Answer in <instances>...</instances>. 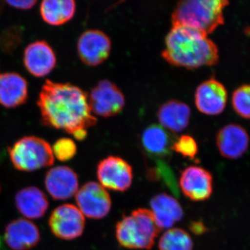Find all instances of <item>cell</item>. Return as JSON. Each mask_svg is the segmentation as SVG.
<instances>
[{
  "mask_svg": "<svg viewBox=\"0 0 250 250\" xmlns=\"http://www.w3.org/2000/svg\"><path fill=\"white\" fill-rule=\"evenodd\" d=\"M231 103L233 109L240 116L250 119V85L237 88L233 93Z\"/></svg>",
  "mask_w": 250,
  "mask_h": 250,
  "instance_id": "cb8c5ba5",
  "label": "cell"
},
{
  "mask_svg": "<svg viewBox=\"0 0 250 250\" xmlns=\"http://www.w3.org/2000/svg\"><path fill=\"white\" fill-rule=\"evenodd\" d=\"M163 58L172 65L192 70L219 62L218 46L207 35L190 28L172 27L165 40Z\"/></svg>",
  "mask_w": 250,
  "mask_h": 250,
  "instance_id": "7a4b0ae2",
  "label": "cell"
},
{
  "mask_svg": "<svg viewBox=\"0 0 250 250\" xmlns=\"http://www.w3.org/2000/svg\"><path fill=\"white\" fill-rule=\"evenodd\" d=\"M226 0H187L177 3L172 14V27L182 26L208 36L225 22Z\"/></svg>",
  "mask_w": 250,
  "mask_h": 250,
  "instance_id": "3957f363",
  "label": "cell"
},
{
  "mask_svg": "<svg viewBox=\"0 0 250 250\" xmlns=\"http://www.w3.org/2000/svg\"><path fill=\"white\" fill-rule=\"evenodd\" d=\"M154 215L147 208H138L116 225L117 240L129 249L150 250L160 232Z\"/></svg>",
  "mask_w": 250,
  "mask_h": 250,
  "instance_id": "277c9868",
  "label": "cell"
},
{
  "mask_svg": "<svg viewBox=\"0 0 250 250\" xmlns=\"http://www.w3.org/2000/svg\"><path fill=\"white\" fill-rule=\"evenodd\" d=\"M11 163L16 170L34 172L54 164L52 147L37 136H24L9 148Z\"/></svg>",
  "mask_w": 250,
  "mask_h": 250,
  "instance_id": "5b68a950",
  "label": "cell"
},
{
  "mask_svg": "<svg viewBox=\"0 0 250 250\" xmlns=\"http://www.w3.org/2000/svg\"><path fill=\"white\" fill-rule=\"evenodd\" d=\"M4 238L11 250H29L35 248L40 242V230L29 220L16 219L6 225Z\"/></svg>",
  "mask_w": 250,
  "mask_h": 250,
  "instance_id": "9a60e30c",
  "label": "cell"
},
{
  "mask_svg": "<svg viewBox=\"0 0 250 250\" xmlns=\"http://www.w3.org/2000/svg\"><path fill=\"white\" fill-rule=\"evenodd\" d=\"M174 141L167 129L156 124L148 126L141 136V144L145 154L154 161H163L170 156Z\"/></svg>",
  "mask_w": 250,
  "mask_h": 250,
  "instance_id": "e0dca14e",
  "label": "cell"
},
{
  "mask_svg": "<svg viewBox=\"0 0 250 250\" xmlns=\"http://www.w3.org/2000/svg\"><path fill=\"white\" fill-rule=\"evenodd\" d=\"M9 6L19 10H29L34 7L37 1L36 0H22V1H5Z\"/></svg>",
  "mask_w": 250,
  "mask_h": 250,
  "instance_id": "83f0119b",
  "label": "cell"
},
{
  "mask_svg": "<svg viewBox=\"0 0 250 250\" xmlns=\"http://www.w3.org/2000/svg\"><path fill=\"white\" fill-rule=\"evenodd\" d=\"M191 110L187 104L172 100L161 105L157 117L161 126L172 132H181L190 123Z\"/></svg>",
  "mask_w": 250,
  "mask_h": 250,
  "instance_id": "44dd1931",
  "label": "cell"
},
{
  "mask_svg": "<svg viewBox=\"0 0 250 250\" xmlns=\"http://www.w3.org/2000/svg\"><path fill=\"white\" fill-rule=\"evenodd\" d=\"M179 187L184 195L192 201H205L213 192V177L203 167L189 166L181 173Z\"/></svg>",
  "mask_w": 250,
  "mask_h": 250,
  "instance_id": "8fae6325",
  "label": "cell"
},
{
  "mask_svg": "<svg viewBox=\"0 0 250 250\" xmlns=\"http://www.w3.org/2000/svg\"><path fill=\"white\" fill-rule=\"evenodd\" d=\"M190 228L192 232L195 233V234H201L206 231V228L203 224L199 222H194L190 225Z\"/></svg>",
  "mask_w": 250,
  "mask_h": 250,
  "instance_id": "f1b7e54d",
  "label": "cell"
},
{
  "mask_svg": "<svg viewBox=\"0 0 250 250\" xmlns=\"http://www.w3.org/2000/svg\"><path fill=\"white\" fill-rule=\"evenodd\" d=\"M57 61L53 49L45 41H36L24 49V67L31 75L38 78L48 75L55 68Z\"/></svg>",
  "mask_w": 250,
  "mask_h": 250,
  "instance_id": "7c38bea8",
  "label": "cell"
},
{
  "mask_svg": "<svg viewBox=\"0 0 250 250\" xmlns=\"http://www.w3.org/2000/svg\"><path fill=\"white\" fill-rule=\"evenodd\" d=\"M77 208L83 215L91 219H102L108 214L111 208L109 193L97 182H87L77 190L75 196Z\"/></svg>",
  "mask_w": 250,
  "mask_h": 250,
  "instance_id": "9c48e42d",
  "label": "cell"
},
{
  "mask_svg": "<svg viewBox=\"0 0 250 250\" xmlns=\"http://www.w3.org/2000/svg\"><path fill=\"white\" fill-rule=\"evenodd\" d=\"M92 113L103 118L119 114L125 105V98L120 88L110 81H100L88 95Z\"/></svg>",
  "mask_w": 250,
  "mask_h": 250,
  "instance_id": "8992f818",
  "label": "cell"
},
{
  "mask_svg": "<svg viewBox=\"0 0 250 250\" xmlns=\"http://www.w3.org/2000/svg\"><path fill=\"white\" fill-rule=\"evenodd\" d=\"M227 100L226 88L214 79L202 82L195 91V103L197 109L208 116H217L223 113Z\"/></svg>",
  "mask_w": 250,
  "mask_h": 250,
  "instance_id": "4fadbf2b",
  "label": "cell"
},
{
  "mask_svg": "<svg viewBox=\"0 0 250 250\" xmlns=\"http://www.w3.org/2000/svg\"><path fill=\"white\" fill-rule=\"evenodd\" d=\"M52 152L59 161H68L76 155L77 148L73 140L68 138H62L54 143L52 147Z\"/></svg>",
  "mask_w": 250,
  "mask_h": 250,
  "instance_id": "d4e9b609",
  "label": "cell"
},
{
  "mask_svg": "<svg viewBox=\"0 0 250 250\" xmlns=\"http://www.w3.org/2000/svg\"><path fill=\"white\" fill-rule=\"evenodd\" d=\"M37 105L42 124L62 130L77 141H83L87 129L96 125L88 103V95L70 83L46 80L39 93Z\"/></svg>",
  "mask_w": 250,
  "mask_h": 250,
  "instance_id": "6da1fadb",
  "label": "cell"
},
{
  "mask_svg": "<svg viewBox=\"0 0 250 250\" xmlns=\"http://www.w3.org/2000/svg\"><path fill=\"white\" fill-rule=\"evenodd\" d=\"M76 3L73 0H45L41 2L40 14L44 22L52 26H60L75 16Z\"/></svg>",
  "mask_w": 250,
  "mask_h": 250,
  "instance_id": "7402d4cb",
  "label": "cell"
},
{
  "mask_svg": "<svg viewBox=\"0 0 250 250\" xmlns=\"http://www.w3.org/2000/svg\"><path fill=\"white\" fill-rule=\"evenodd\" d=\"M172 151L179 153L184 157L194 159L198 152V147L196 141L192 136L182 135L174 141Z\"/></svg>",
  "mask_w": 250,
  "mask_h": 250,
  "instance_id": "4316f807",
  "label": "cell"
},
{
  "mask_svg": "<svg viewBox=\"0 0 250 250\" xmlns=\"http://www.w3.org/2000/svg\"><path fill=\"white\" fill-rule=\"evenodd\" d=\"M49 226L54 236L71 241L82 236L85 229L84 215L75 206L67 204L56 208L49 218Z\"/></svg>",
  "mask_w": 250,
  "mask_h": 250,
  "instance_id": "52a82bcc",
  "label": "cell"
},
{
  "mask_svg": "<svg viewBox=\"0 0 250 250\" xmlns=\"http://www.w3.org/2000/svg\"><path fill=\"white\" fill-rule=\"evenodd\" d=\"M216 143L219 152L223 157L238 159L248 150L250 137L241 125L229 124L219 131Z\"/></svg>",
  "mask_w": 250,
  "mask_h": 250,
  "instance_id": "2e32d148",
  "label": "cell"
},
{
  "mask_svg": "<svg viewBox=\"0 0 250 250\" xmlns=\"http://www.w3.org/2000/svg\"><path fill=\"white\" fill-rule=\"evenodd\" d=\"M0 192H1V187H0Z\"/></svg>",
  "mask_w": 250,
  "mask_h": 250,
  "instance_id": "4dcf8cb0",
  "label": "cell"
},
{
  "mask_svg": "<svg viewBox=\"0 0 250 250\" xmlns=\"http://www.w3.org/2000/svg\"><path fill=\"white\" fill-rule=\"evenodd\" d=\"M15 205L23 216L29 219L42 218L49 207L45 194L35 187H26L20 190L15 196Z\"/></svg>",
  "mask_w": 250,
  "mask_h": 250,
  "instance_id": "d6986e66",
  "label": "cell"
},
{
  "mask_svg": "<svg viewBox=\"0 0 250 250\" xmlns=\"http://www.w3.org/2000/svg\"><path fill=\"white\" fill-rule=\"evenodd\" d=\"M29 96L27 80L16 72L0 75V105L13 108L24 104Z\"/></svg>",
  "mask_w": 250,
  "mask_h": 250,
  "instance_id": "ac0fdd59",
  "label": "cell"
},
{
  "mask_svg": "<svg viewBox=\"0 0 250 250\" xmlns=\"http://www.w3.org/2000/svg\"><path fill=\"white\" fill-rule=\"evenodd\" d=\"M45 186L54 200H68L78 190V175L67 166L52 167L46 173Z\"/></svg>",
  "mask_w": 250,
  "mask_h": 250,
  "instance_id": "5bb4252c",
  "label": "cell"
},
{
  "mask_svg": "<svg viewBox=\"0 0 250 250\" xmlns=\"http://www.w3.org/2000/svg\"><path fill=\"white\" fill-rule=\"evenodd\" d=\"M111 50L109 37L98 29L84 31L77 42L79 57L88 66H98L103 63L109 57Z\"/></svg>",
  "mask_w": 250,
  "mask_h": 250,
  "instance_id": "30bf717a",
  "label": "cell"
},
{
  "mask_svg": "<svg viewBox=\"0 0 250 250\" xmlns=\"http://www.w3.org/2000/svg\"><path fill=\"white\" fill-rule=\"evenodd\" d=\"M97 176L104 188L125 192L132 184V167L122 158L110 156L99 163Z\"/></svg>",
  "mask_w": 250,
  "mask_h": 250,
  "instance_id": "ba28073f",
  "label": "cell"
},
{
  "mask_svg": "<svg viewBox=\"0 0 250 250\" xmlns=\"http://www.w3.org/2000/svg\"><path fill=\"white\" fill-rule=\"evenodd\" d=\"M1 6H0V11H1Z\"/></svg>",
  "mask_w": 250,
  "mask_h": 250,
  "instance_id": "f546056e",
  "label": "cell"
},
{
  "mask_svg": "<svg viewBox=\"0 0 250 250\" xmlns=\"http://www.w3.org/2000/svg\"><path fill=\"white\" fill-rule=\"evenodd\" d=\"M159 162L155 166H152L149 168V178L155 179V180H161L162 179L167 187L173 190L175 193H177V186L174 182V177L172 170L169 168L168 166L164 161L157 160Z\"/></svg>",
  "mask_w": 250,
  "mask_h": 250,
  "instance_id": "484cf974",
  "label": "cell"
},
{
  "mask_svg": "<svg viewBox=\"0 0 250 250\" xmlns=\"http://www.w3.org/2000/svg\"><path fill=\"white\" fill-rule=\"evenodd\" d=\"M159 250H192L193 243L190 235L179 228L170 229L161 236Z\"/></svg>",
  "mask_w": 250,
  "mask_h": 250,
  "instance_id": "603a6c76",
  "label": "cell"
},
{
  "mask_svg": "<svg viewBox=\"0 0 250 250\" xmlns=\"http://www.w3.org/2000/svg\"><path fill=\"white\" fill-rule=\"evenodd\" d=\"M152 213L160 230L172 228L184 217V210L174 197L166 193L158 194L150 201Z\"/></svg>",
  "mask_w": 250,
  "mask_h": 250,
  "instance_id": "ffe728a7",
  "label": "cell"
}]
</instances>
